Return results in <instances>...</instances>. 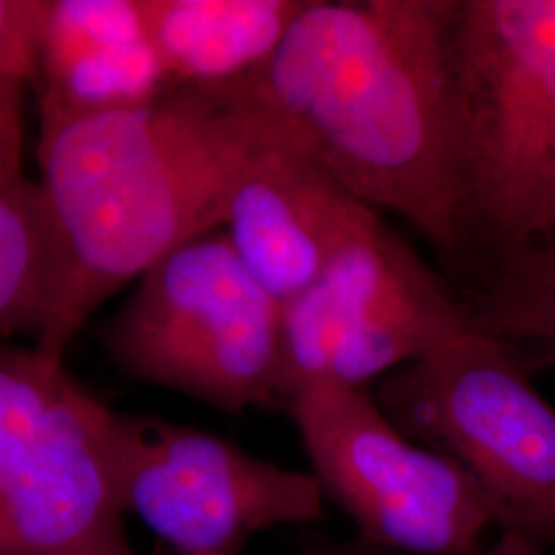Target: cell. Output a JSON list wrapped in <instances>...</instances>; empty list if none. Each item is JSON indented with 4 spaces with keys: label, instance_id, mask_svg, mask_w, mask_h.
<instances>
[{
    "label": "cell",
    "instance_id": "ffe728a7",
    "mask_svg": "<svg viewBox=\"0 0 555 555\" xmlns=\"http://www.w3.org/2000/svg\"><path fill=\"white\" fill-rule=\"evenodd\" d=\"M552 545H555V539H554V543H552Z\"/></svg>",
    "mask_w": 555,
    "mask_h": 555
},
{
    "label": "cell",
    "instance_id": "9a60e30c",
    "mask_svg": "<svg viewBox=\"0 0 555 555\" xmlns=\"http://www.w3.org/2000/svg\"><path fill=\"white\" fill-rule=\"evenodd\" d=\"M46 11L48 0H0V77L34 85Z\"/></svg>",
    "mask_w": 555,
    "mask_h": 555
},
{
    "label": "cell",
    "instance_id": "4fadbf2b",
    "mask_svg": "<svg viewBox=\"0 0 555 555\" xmlns=\"http://www.w3.org/2000/svg\"><path fill=\"white\" fill-rule=\"evenodd\" d=\"M27 89L0 77V341L34 346L48 321L54 254L40 179L25 171Z\"/></svg>",
    "mask_w": 555,
    "mask_h": 555
},
{
    "label": "cell",
    "instance_id": "8992f818",
    "mask_svg": "<svg viewBox=\"0 0 555 555\" xmlns=\"http://www.w3.org/2000/svg\"><path fill=\"white\" fill-rule=\"evenodd\" d=\"M378 408L449 456L488 496L498 529L555 539V408L515 344L467 332L380 378Z\"/></svg>",
    "mask_w": 555,
    "mask_h": 555
},
{
    "label": "cell",
    "instance_id": "2e32d148",
    "mask_svg": "<svg viewBox=\"0 0 555 555\" xmlns=\"http://www.w3.org/2000/svg\"><path fill=\"white\" fill-rule=\"evenodd\" d=\"M543 550L545 543L535 537L500 529L496 541L486 543V547L477 555H543Z\"/></svg>",
    "mask_w": 555,
    "mask_h": 555
},
{
    "label": "cell",
    "instance_id": "ac0fdd59",
    "mask_svg": "<svg viewBox=\"0 0 555 555\" xmlns=\"http://www.w3.org/2000/svg\"><path fill=\"white\" fill-rule=\"evenodd\" d=\"M515 346L531 375L539 371H554L555 373V339L527 341V344H515Z\"/></svg>",
    "mask_w": 555,
    "mask_h": 555
},
{
    "label": "cell",
    "instance_id": "8fae6325",
    "mask_svg": "<svg viewBox=\"0 0 555 555\" xmlns=\"http://www.w3.org/2000/svg\"><path fill=\"white\" fill-rule=\"evenodd\" d=\"M40 126L157 100L176 89L139 0H48L34 80Z\"/></svg>",
    "mask_w": 555,
    "mask_h": 555
},
{
    "label": "cell",
    "instance_id": "ba28073f",
    "mask_svg": "<svg viewBox=\"0 0 555 555\" xmlns=\"http://www.w3.org/2000/svg\"><path fill=\"white\" fill-rule=\"evenodd\" d=\"M284 412L323 496L396 555H477L498 529L488 496L449 456L403 435L366 389L313 385Z\"/></svg>",
    "mask_w": 555,
    "mask_h": 555
},
{
    "label": "cell",
    "instance_id": "52a82bcc",
    "mask_svg": "<svg viewBox=\"0 0 555 555\" xmlns=\"http://www.w3.org/2000/svg\"><path fill=\"white\" fill-rule=\"evenodd\" d=\"M463 334L459 293L373 212L282 307L278 408L313 385L366 389Z\"/></svg>",
    "mask_w": 555,
    "mask_h": 555
},
{
    "label": "cell",
    "instance_id": "277c9868",
    "mask_svg": "<svg viewBox=\"0 0 555 555\" xmlns=\"http://www.w3.org/2000/svg\"><path fill=\"white\" fill-rule=\"evenodd\" d=\"M101 341L142 383L222 412L278 408L282 305L247 272L222 229L142 274Z\"/></svg>",
    "mask_w": 555,
    "mask_h": 555
},
{
    "label": "cell",
    "instance_id": "5b68a950",
    "mask_svg": "<svg viewBox=\"0 0 555 555\" xmlns=\"http://www.w3.org/2000/svg\"><path fill=\"white\" fill-rule=\"evenodd\" d=\"M116 414L64 360L0 341V555H134Z\"/></svg>",
    "mask_w": 555,
    "mask_h": 555
},
{
    "label": "cell",
    "instance_id": "30bf717a",
    "mask_svg": "<svg viewBox=\"0 0 555 555\" xmlns=\"http://www.w3.org/2000/svg\"><path fill=\"white\" fill-rule=\"evenodd\" d=\"M373 212L272 121L231 188L222 231L247 272L284 307Z\"/></svg>",
    "mask_w": 555,
    "mask_h": 555
},
{
    "label": "cell",
    "instance_id": "e0dca14e",
    "mask_svg": "<svg viewBox=\"0 0 555 555\" xmlns=\"http://www.w3.org/2000/svg\"><path fill=\"white\" fill-rule=\"evenodd\" d=\"M298 555H396L378 550L375 545L366 543L364 539L354 537L350 541H327V539H319L309 543L307 547L300 550Z\"/></svg>",
    "mask_w": 555,
    "mask_h": 555
},
{
    "label": "cell",
    "instance_id": "3957f363",
    "mask_svg": "<svg viewBox=\"0 0 555 555\" xmlns=\"http://www.w3.org/2000/svg\"><path fill=\"white\" fill-rule=\"evenodd\" d=\"M555 247V0H459L447 263L474 288Z\"/></svg>",
    "mask_w": 555,
    "mask_h": 555
},
{
    "label": "cell",
    "instance_id": "9c48e42d",
    "mask_svg": "<svg viewBox=\"0 0 555 555\" xmlns=\"http://www.w3.org/2000/svg\"><path fill=\"white\" fill-rule=\"evenodd\" d=\"M116 477L124 513L178 555H238L261 531L319 520L325 504L313 474L157 416L116 414Z\"/></svg>",
    "mask_w": 555,
    "mask_h": 555
},
{
    "label": "cell",
    "instance_id": "d6986e66",
    "mask_svg": "<svg viewBox=\"0 0 555 555\" xmlns=\"http://www.w3.org/2000/svg\"><path fill=\"white\" fill-rule=\"evenodd\" d=\"M219 555H231V554H219Z\"/></svg>",
    "mask_w": 555,
    "mask_h": 555
},
{
    "label": "cell",
    "instance_id": "7a4b0ae2",
    "mask_svg": "<svg viewBox=\"0 0 555 555\" xmlns=\"http://www.w3.org/2000/svg\"><path fill=\"white\" fill-rule=\"evenodd\" d=\"M270 128L235 82L176 87L140 105L40 126L54 282L34 348L64 360L119 288L222 229L231 188Z\"/></svg>",
    "mask_w": 555,
    "mask_h": 555
},
{
    "label": "cell",
    "instance_id": "5bb4252c",
    "mask_svg": "<svg viewBox=\"0 0 555 555\" xmlns=\"http://www.w3.org/2000/svg\"><path fill=\"white\" fill-rule=\"evenodd\" d=\"M463 305L469 332L513 344L555 339V247L483 280Z\"/></svg>",
    "mask_w": 555,
    "mask_h": 555
},
{
    "label": "cell",
    "instance_id": "6da1fadb",
    "mask_svg": "<svg viewBox=\"0 0 555 555\" xmlns=\"http://www.w3.org/2000/svg\"><path fill=\"white\" fill-rule=\"evenodd\" d=\"M459 0H307L243 95L352 196L447 261Z\"/></svg>",
    "mask_w": 555,
    "mask_h": 555
},
{
    "label": "cell",
    "instance_id": "7c38bea8",
    "mask_svg": "<svg viewBox=\"0 0 555 555\" xmlns=\"http://www.w3.org/2000/svg\"><path fill=\"white\" fill-rule=\"evenodd\" d=\"M307 0H139L173 87L217 89L259 70Z\"/></svg>",
    "mask_w": 555,
    "mask_h": 555
}]
</instances>
